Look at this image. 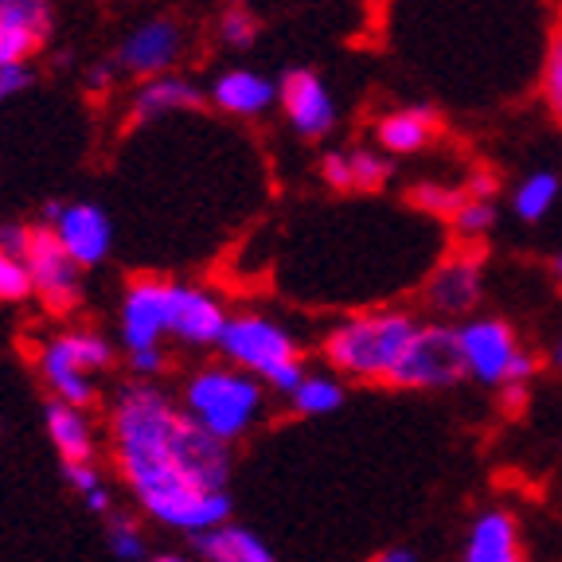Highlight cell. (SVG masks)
<instances>
[{
  "mask_svg": "<svg viewBox=\"0 0 562 562\" xmlns=\"http://www.w3.org/2000/svg\"><path fill=\"white\" fill-rule=\"evenodd\" d=\"M110 446L145 516L192 539L231 524V446L200 430L157 386L130 383L117 391Z\"/></svg>",
  "mask_w": 562,
  "mask_h": 562,
  "instance_id": "6da1fadb",
  "label": "cell"
},
{
  "mask_svg": "<svg viewBox=\"0 0 562 562\" xmlns=\"http://www.w3.org/2000/svg\"><path fill=\"white\" fill-rule=\"evenodd\" d=\"M418 316L403 305H375L344 313L321 336V360L344 383H379L391 386L414 333Z\"/></svg>",
  "mask_w": 562,
  "mask_h": 562,
  "instance_id": "7a4b0ae2",
  "label": "cell"
},
{
  "mask_svg": "<svg viewBox=\"0 0 562 562\" xmlns=\"http://www.w3.org/2000/svg\"><path fill=\"white\" fill-rule=\"evenodd\" d=\"M180 411L211 438L235 446L262 422L266 386L231 363H207L188 375L184 391H180Z\"/></svg>",
  "mask_w": 562,
  "mask_h": 562,
  "instance_id": "3957f363",
  "label": "cell"
},
{
  "mask_svg": "<svg viewBox=\"0 0 562 562\" xmlns=\"http://www.w3.org/2000/svg\"><path fill=\"white\" fill-rule=\"evenodd\" d=\"M220 356L231 368L255 375L262 386L278 391L290 398L308 375L305 360H301V344L290 328L273 321L266 313H231L227 328H223Z\"/></svg>",
  "mask_w": 562,
  "mask_h": 562,
  "instance_id": "277c9868",
  "label": "cell"
},
{
  "mask_svg": "<svg viewBox=\"0 0 562 562\" xmlns=\"http://www.w3.org/2000/svg\"><path fill=\"white\" fill-rule=\"evenodd\" d=\"M457 340H461V360H465L469 383L488 386L501 395L504 386H531L543 368L536 351L524 348L516 328L504 316L476 313L457 325Z\"/></svg>",
  "mask_w": 562,
  "mask_h": 562,
  "instance_id": "5b68a950",
  "label": "cell"
},
{
  "mask_svg": "<svg viewBox=\"0 0 562 562\" xmlns=\"http://www.w3.org/2000/svg\"><path fill=\"white\" fill-rule=\"evenodd\" d=\"M35 368L52 386V398L87 411L98 398L94 375L114 368V344L94 328H67L35 351Z\"/></svg>",
  "mask_w": 562,
  "mask_h": 562,
  "instance_id": "8992f818",
  "label": "cell"
},
{
  "mask_svg": "<svg viewBox=\"0 0 562 562\" xmlns=\"http://www.w3.org/2000/svg\"><path fill=\"white\" fill-rule=\"evenodd\" d=\"M484 301V258L473 246H457L453 255L434 262V270L422 281V308L430 321L441 325H461L476 316Z\"/></svg>",
  "mask_w": 562,
  "mask_h": 562,
  "instance_id": "52a82bcc",
  "label": "cell"
},
{
  "mask_svg": "<svg viewBox=\"0 0 562 562\" xmlns=\"http://www.w3.org/2000/svg\"><path fill=\"white\" fill-rule=\"evenodd\" d=\"M465 360H461V340L457 325L441 321H422L398 363L391 386L395 391H449V386L465 383Z\"/></svg>",
  "mask_w": 562,
  "mask_h": 562,
  "instance_id": "ba28073f",
  "label": "cell"
},
{
  "mask_svg": "<svg viewBox=\"0 0 562 562\" xmlns=\"http://www.w3.org/2000/svg\"><path fill=\"white\" fill-rule=\"evenodd\" d=\"M172 285L176 281L153 273H140L125 285L122 316H117L125 351L160 348V340L172 336Z\"/></svg>",
  "mask_w": 562,
  "mask_h": 562,
  "instance_id": "9c48e42d",
  "label": "cell"
},
{
  "mask_svg": "<svg viewBox=\"0 0 562 562\" xmlns=\"http://www.w3.org/2000/svg\"><path fill=\"white\" fill-rule=\"evenodd\" d=\"M44 227L55 231L59 246L70 255V262L79 270L105 262L110 246H114V223L98 203H44Z\"/></svg>",
  "mask_w": 562,
  "mask_h": 562,
  "instance_id": "30bf717a",
  "label": "cell"
},
{
  "mask_svg": "<svg viewBox=\"0 0 562 562\" xmlns=\"http://www.w3.org/2000/svg\"><path fill=\"white\" fill-rule=\"evenodd\" d=\"M27 273H32L35 297L44 301L47 313H70L79 308L82 297V270L70 262V255L59 246L52 227L35 223L32 227V246H27Z\"/></svg>",
  "mask_w": 562,
  "mask_h": 562,
  "instance_id": "8fae6325",
  "label": "cell"
},
{
  "mask_svg": "<svg viewBox=\"0 0 562 562\" xmlns=\"http://www.w3.org/2000/svg\"><path fill=\"white\" fill-rule=\"evenodd\" d=\"M278 105L290 130L305 140H321L336 130L340 122V110H336V98L328 90V82L308 67H293L281 75L278 82Z\"/></svg>",
  "mask_w": 562,
  "mask_h": 562,
  "instance_id": "7c38bea8",
  "label": "cell"
},
{
  "mask_svg": "<svg viewBox=\"0 0 562 562\" xmlns=\"http://www.w3.org/2000/svg\"><path fill=\"white\" fill-rule=\"evenodd\" d=\"M180 52H184V32H180V24L168 16H157V20L137 24L125 35L114 63L145 82V79H157V75H172Z\"/></svg>",
  "mask_w": 562,
  "mask_h": 562,
  "instance_id": "4fadbf2b",
  "label": "cell"
},
{
  "mask_svg": "<svg viewBox=\"0 0 562 562\" xmlns=\"http://www.w3.org/2000/svg\"><path fill=\"white\" fill-rule=\"evenodd\" d=\"M457 562H527L519 519L501 504L481 508L469 519L465 536H461Z\"/></svg>",
  "mask_w": 562,
  "mask_h": 562,
  "instance_id": "5bb4252c",
  "label": "cell"
},
{
  "mask_svg": "<svg viewBox=\"0 0 562 562\" xmlns=\"http://www.w3.org/2000/svg\"><path fill=\"white\" fill-rule=\"evenodd\" d=\"M231 313L203 285H172V336L184 348H220Z\"/></svg>",
  "mask_w": 562,
  "mask_h": 562,
  "instance_id": "9a60e30c",
  "label": "cell"
},
{
  "mask_svg": "<svg viewBox=\"0 0 562 562\" xmlns=\"http://www.w3.org/2000/svg\"><path fill=\"white\" fill-rule=\"evenodd\" d=\"M395 160L379 145H348L321 157V180L336 192H379L391 184Z\"/></svg>",
  "mask_w": 562,
  "mask_h": 562,
  "instance_id": "2e32d148",
  "label": "cell"
},
{
  "mask_svg": "<svg viewBox=\"0 0 562 562\" xmlns=\"http://www.w3.org/2000/svg\"><path fill=\"white\" fill-rule=\"evenodd\" d=\"M441 133V117L434 105L422 102H406L386 110V114L375 117V145L386 153V157H418L438 140Z\"/></svg>",
  "mask_w": 562,
  "mask_h": 562,
  "instance_id": "e0dca14e",
  "label": "cell"
},
{
  "mask_svg": "<svg viewBox=\"0 0 562 562\" xmlns=\"http://www.w3.org/2000/svg\"><path fill=\"white\" fill-rule=\"evenodd\" d=\"M207 98L223 114L246 117V122H250V117H262L273 110V102H278V82L255 67H227L223 75H215Z\"/></svg>",
  "mask_w": 562,
  "mask_h": 562,
  "instance_id": "ac0fdd59",
  "label": "cell"
},
{
  "mask_svg": "<svg viewBox=\"0 0 562 562\" xmlns=\"http://www.w3.org/2000/svg\"><path fill=\"white\" fill-rule=\"evenodd\" d=\"M203 90L195 87L184 75H157V79H145L130 98V125H149L165 114L176 110H200Z\"/></svg>",
  "mask_w": 562,
  "mask_h": 562,
  "instance_id": "d6986e66",
  "label": "cell"
},
{
  "mask_svg": "<svg viewBox=\"0 0 562 562\" xmlns=\"http://www.w3.org/2000/svg\"><path fill=\"white\" fill-rule=\"evenodd\" d=\"M44 426L55 453L63 457V465H87V461H94V430H90L87 411L52 398L44 406Z\"/></svg>",
  "mask_w": 562,
  "mask_h": 562,
  "instance_id": "ffe728a7",
  "label": "cell"
},
{
  "mask_svg": "<svg viewBox=\"0 0 562 562\" xmlns=\"http://www.w3.org/2000/svg\"><path fill=\"white\" fill-rule=\"evenodd\" d=\"M192 547L207 562H278V554L266 547V539L243 524H223L215 531H207V536H195Z\"/></svg>",
  "mask_w": 562,
  "mask_h": 562,
  "instance_id": "44dd1931",
  "label": "cell"
},
{
  "mask_svg": "<svg viewBox=\"0 0 562 562\" xmlns=\"http://www.w3.org/2000/svg\"><path fill=\"white\" fill-rule=\"evenodd\" d=\"M52 24H55L52 0H0V27L16 40L27 59L52 35Z\"/></svg>",
  "mask_w": 562,
  "mask_h": 562,
  "instance_id": "7402d4cb",
  "label": "cell"
},
{
  "mask_svg": "<svg viewBox=\"0 0 562 562\" xmlns=\"http://www.w3.org/2000/svg\"><path fill=\"white\" fill-rule=\"evenodd\" d=\"M562 195V176L551 168H536V172L519 176V184L512 188V215L519 223H543L554 211Z\"/></svg>",
  "mask_w": 562,
  "mask_h": 562,
  "instance_id": "603a6c76",
  "label": "cell"
},
{
  "mask_svg": "<svg viewBox=\"0 0 562 562\" xmlns=\"http://www.w3.org/2000/svg\"><path fill=\"white\" fill-rule=\"evenodd\" d=\"M348 403V383L333 371H308L301 379V386L290 395L293 414L301 418H325V414H336L340 406Z\"/></svg>",
  "mask_w": 562,
  "mask_h": 562,
  "instance_id": "cb8c5ba5",
  "label": "cell"
},
{
  "mask_svg": "<svg viewBox=\"0 0 562 562\" xmlns=\"http://www.w3.org/2000/svg\"><path fill=\"white\" fill-rule=\"evenodd\" d=\"M406 200H411L414 207L422 211V215H430V220L449 223L457 215V211L465 207L469 188H465V180H441V176H422V180H414V184H411Z\"/></svg>",
  "mask_w": 562,
  "mask_h": 562,
  "instance_id": "d4e9b609",
  "label": "cell"
},
{
  "mask_svg": "<svg viewBox=\"0 0 562 562\" xmlns=\"http://www.w3.org/2000/svg\"><path fill=\"white\" fill-rule=\"evenodd\" d=\"M496 220H501V215H496V200H473V195H469L465 207L449 220V231H453V238L461 246H473L476 250V243H484V238L496 231Z\"/></svg>",
  "mask_w": 562,
  "mask_h": 562,
  "instance_id": "484cf974",
  "label": "cell"
},
{
  "mask_svg": "<svg viewBox=\"0 0 562 562\" xmlns=\"http://www.w3.org/2000/svg\"><path fill=\"white\" fill-rule=\"evenodd\" d=\"M539 98H543L547 114L562 125V40L554 35V44L547 47L543 70H539Z\"/></svg>",
  "mask_w": 562,
  "mask_h": 562,
  "instance_id": "4316f807",
  "label": "cell"
},
{
  "mask_svg": "<svg viewBox=\"0 0 562 562\" xmlns=\"http://www.w3.org/2000/svg\"><path fill=\"white\" fill-rule=\"evenodd\" d=\"M27 297H35L27 262L0 250V305H20V301H27Z\"/></svg>",
  "mask_w": 562,
  "mask_h": 562,
  "instance_id": "83f0119b",
  "label": "cell"
},
{
  "mask_svg": "<svg viewBox=\"0 0 562 562\" xmlns=\"http://www.w3.org/2000/svg\"><path fill=\"white\" fill-rule=\"evenodd\" d=\"M105 543H110V551H114V559L122 562H145L149 559V547H145V536L137 531V524L133 519H110V527H105Z\"/></svg>",
  "mask_w": 562,
  "mask_h": 562,
  "instance_id": "f1b7e54d",
  "label": "cell"
},
{
  "mask_svg": "<svg viewBox=\"0 0 562 562\" xmlns=\"http://www.w3.org/2000/svg\"><path fill=\"white\" fill-rule=\"evenodd\" d=\"M220 40L231 52H246L258 40V20L250 9H227L220 16Z\"/></svg>",
  "mask_w": 562,
  "mask_h": 562,
  "instance_id": "f546056e",
  "label": "cell"
},
{
  "mask_svg": "<svg viewBox=\"0 0 562 562\" xmlns=\"http://www.w3.org/2000/svg\"><path fill=\"white\" fill-rule=\"evenodd\" d=\"M32 87V67L27 63H12V67H0V105L9 102V98L24 94Z\"/></svg>",
  "mask_w": 562,
  "mask_h": 562,
  "instance_id": "4dcf8cb0",
  "label": "cell"
},
{
  "mask_svg": "<svg viewBox=\"0 0 562 562\" xmlns=\"http://www.w3.org/2000/svg\"><path fill=\"white\" fill-rule=\"evenodd\" d=\"M32 246V227L27 223H0V250L12 258H27Z\"/></svg>",
  "mask_w": 562,
  "mask_h": 562,
  "instance_id": "1f68e13d",
  "label": "cell"
},
{
  "mask_svg": "<svg viewBox=\"0 0 562 562\" xmlns=\"http://www.w3.org/2000/svg\"><path fill=\"white\" fill-rule=\"evenodd\" d=\"M168 368L165 348H145V351H130V371L137 379H157Z\"/></svg>",
  "mask_w": 562,
  "mask_h": 562,
  "instance_id": "d6a6232c",
  "label": "cell"
},
{
  "mask_svg": "<svg viewBox=\"0 0 562 562\" xmlns=\"http://www.w3.org/2000/svg\"><path fill=\"white\" fill-rule=\"evenodd\" d=\"M63 476H67V484H70L75 492H79L82 501H87L90 492L102 488V476H98L94 461H87V465H63Z\"/></svg>",
  "mask_w": 562,
  "mask_h": 562,
  "instance_id": "836d02e7",
  "label": "cell"
},
{
  "mask_svg": "<svg viewBox=\"0 0 562 562\" xmlns=\"http://www.w3.org/2000/svg\"><path fill=\"white\" fill-rule=\"evenodd\" d=\"M465 188L473 200H496L501 180H496V172H488V168H473V172L465 176Z\"/></svg>",
  "mask_w": 562,
  "mask_h": 562,
  "instance_id": "e575fe53",
  "label": "cell"
},
{
  "mask_svg": "<svg viewBox=\"0 0 562 562\" xmlns=\"http://www.w3.org/2000/svg\"><path fill=\"white\" fill-rule=\"evenodd\" d=\"M117 63L110 59V63H94V67H90V75H87V87L94 90V94H105V90L114 87V79H117Z\"/></svg>",
  "mask_w": 562,
  "mask_h": 562,
  "instance_id": "d590c367",
  "label": "cell"
},
{
  "mask_svg": "<svg viewBox=\"0 0 562 562\" xmlns=\"http://www.w3.org/2000/svg\"><path fill=\"white\" fill-rule=\"evenodd\" d=\"M496 398H501V406L508 414H519L527 403H531V386H504V391Z\"/></svg>",
  "mask_w": 562,
  "mask_h": 562,
  "instance_id": "8d00e7d4",
  "label": "cell"
},
{
  "mask_svg": "<svg viewBox=\"0 0 562 562\" xmlns=\"http://www.w3.org/2000/svg\"><path fill=\"white\" fill-rule=\"evenodd\" d=\"M24 59H27V55L20 52L16 40H12V35L0 27V67H12V63H24Z\"/></svg>",
  "mask_w": 562,
  "mask_h": 562,
  "instance_id": "74e56055",
  "label": "cell"
},
{
  "mask_svg": "<svg viewBox=\"0 0 562 562\" xmlns=\"http://www.w3.org/2000/svg\"><path fill=\"white\" fill-rule=\"evenodd\" d=\"M371 562H422V559L411 551V547H386V551H379Z\"/></svg>",
  "mask_w": 562,
  "mask_h": 562,
  "instance_id": "f35d334b",
  "label": "cell"
},
{
  "mask_svg": "<svg viewBox=\"0 0 562 562\" xmlns=\"http://www.w3.org/2000/svg\"><path fill=\"white\" fill-rule=\"evenodd\" d=\"M87 508L94 512V516H110V508H114V501H110V492H105V484L98 492H90L87 496Z\"/></svg>",
  "mask_w": 562,
  "mask_h": 562,
  "instance_id": "ab89813d",
  "label": "cell"
},
{
  "mask_svg": "<svg viewBox=\"0 0 562 562\" xmlns=\"http://www.w3.org/2000/svg\"><path fill=\"white\" fill-rule=\"evenodd\" d=\"M551 368H554V371H562V336L551 344Z\"/></svg>",
  "mask_w": 562,
  "mask_h": 562,
  "instance_id": "60d3db41",
  "label": "cell"
},
{
  "mask_svg": "<svg viewBox=\"0 0 562 562\" xmlns=\"http://www.w3.org/2000/svg\"><path fill=\"white\" fill-rule=\"evenodd\" d=\"M153 562H192V559H184V554H160V559H153Z\"/></svg>",
  "mask_w": 562,
  "mask_h": 562,
  "instance_id": "b9f144b4",
  "label": "cell"
},
{
  "mask_svg": "<svg viewBox=\"0 0 562 562\" xmlns=\"http://www.w3.org/2000/svg\"><path fill=\"white\" fill-rule=\"evenodd\" d=\"M554 278H559V285H562V255L554 258Z\"/></svg>",
  "mask_w": 562,
  "mask_h": 562,
  "instance_id": "7bdbcfd3",
  "label": "cell"
},
{
  "mask_svg": "<svg viewBox=\"0 0 562 562\" xmlns=\"http://www.w3.org/2000/svg\"><path fill=\"white\" fill-rule=\"evenodd\" d=\"M227 9H246V0H227Z\"/></svg>",
  "mask_w": 562,
  "mask_h": 562,
  "instance_id": "ee69618b",
  "label": "cell"
},
{
  "mask_svg": "<svg viewBox=\"0 0 562 562\" xmlns=\"http://www.w3.org/2000/svg\"><path fill=\"white\" fill-rule=\"evenodd\" d=\"M559 40H562V4H559Z\"/></svg>",
  "mask_w": 562,
  "mask_h": 562,
  "instance_id": "f6af8a7d",
  "label": "cell"
}]
</instances>
